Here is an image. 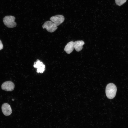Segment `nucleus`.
Masks as SVG:
<instances>
[{"label":"nucleus","instance_id":"f257e3e1","mask_svg":"<svg viewBox=\"0 0 128 128\" xmlns=\"http://www.w3.org/2000/svg\"><path fill=\"white\" fill-rule=\"evenodd\" d=\"M117 91L116 86L113 83L108 84L106 86L105 92L107 97L109 99H112L115 96Z\"/></svg>","mask_w":128,"mask_h":128},{"label":"nucleus","instance_id":"f03ea898","mask_svg":"<svg viewBox=\"0 0 128 128\" xmlns=\"http://www.w3.org/2000/svg\"><path fill=\"white\" fill-rule=\"evenodd\" d=\"M15 18L14 16H7L3 18V21L4 24L9 28H13L16 26L17 24L15 22Z\"/></svg>","mask_w":128,"mask_h":128},{"label":"nucleus","instance_id":"7ed1b4c3","mask_svg":"<svg viewBox=\"0 0 128 128\" xmlns=\"http://www.w3.org/2000/svg\"><path fill=\"white\" fill-rule=\"evenodd\" d=\"M43 28H45L48 32H55L57 28V26L51 21H46L42 26Z\"/></svg>","mask_w":128,"mask_h":128},{"label":"nucleus","instance_id":"20e7f679","mask_svg":"<svg viewBox=\"0 0 128 128\" xmlns=\"http://www.w3.org/2000/svg\"><path fill=\"white\" fill-rule=\"evenodd\" d=\"M50 20L57 26L63 22L64 20V18L63 15H57L51 17Z\"/></svg>","mask_w":128,"mask_h":128},{"label":"nucleus","instance_id":"39448f33","mask_svg":"<svg viewBox=\"0 0 128 128\" xmlns=\"http://www.w3.org/2000/svg\"><path fill=\"white\" fill-rule=\"evenodd\" d=\"M15 85L13 82L11 81L4 82L1 86L2 89L7 91H11L14 90Z\"/></svg>","mask_w":128,"mask_h":128},{"label":"nucleus","instance_id":"423d86ee","mask_svg":"<svg viewBox=\"0 0 128 128\" xmlns=\"http://www.w3.org/2000/svg\"><path fill=\"white\" fill-rule=\"evenodd\" d=\"M33 67L37 69V72L38 73H42L45 70V65L42 62L38 59L34 62Z\"/></svg>","mask_w":128,"mask_h":128},{"label":"nucleus","instance_id":"0eeeda50","mask_svg":"<svg viewBox=\"0 0 128 128\" xmlns=\"http://www.w3.org/2000/svg\"><path fill=\"white\" fill-rule=\"evenodd\" d=\"M1 109L3 114L6 116L10 115L12 113V110L10 105L8 103H5L2 105Z\"/></svg>","mask_w":128,"mask_h":128},{"label":"nucleus","instance_id":"6e6552de","mask_svg":"<svg viewBox=\"0 0 128 128\" xmlns=\"http://www.w3.org/2000/svg\"><path fill=\"white\" fill-rule=\"evenodd\" d=\"M84 42L82 40L74 42V47L77 51L79 52L82 49L83 46L84 44Z\"/></svg>","mask_w":128,"mask_h":128},{"label":"nucleus","instance_id":"1a4fd4ad","mask_svg":"<svg viewBox=\"0 0 128 128\" xmlns=\"http://www.w3.org/2000/svg\"><path fill=\"white\" fill-rule=\"evenodd\" d=\"M73 43L74 42L71 41L68 43L65 46L64 50L67 54H69L73 51L74 48Z\"/></svg>","mask_w":128,"mask_h":128},{"label":"nucleus","instance_id":"9d476101","mask_svg":"<svg viewBox=\"0 0 128 128\" xmlns=\"http://www.w3.org/2000/svg\"><path fill=\"white\" fill-rule=\"evenodd\" d=\"M127 0H115L116 4L118 5L121 6Z\"/></svg>","mask_w":128,"mask_h":128},{"label":"nucleus","instance_id":"9b49d317","mask_svg":"<svg viewBox=\"0 0 128 128\" xmlns=\"http://www.w3.org/2000/svg\"><path fill=\"white\" fill-rule=\"evenodd\" d=\"M3 48V46L1 41L0 40V50Z\"/></svg>","mask_w":128,"mask_h":128},{"label":"nucleus","instance_id":"f8f14e48","mask_svg":"<svg viewBox=\"0 0 128 128\" xmlns=\"http://www.w3.org/2000/svg\"><path fill=\"white\" fill-rule=\"evenodd\" d=\"M12 100L13 101H14V100L13 99H12Z\"/></svg>","mask_w":128,"mask_h":128}]
</instances>
